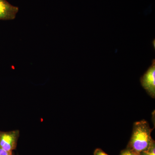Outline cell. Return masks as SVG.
I'll return each instance as SVG.
<instances>
[{"label":"cell","instance_id":"1","mask_svg":"<svg viewBox=\"0 0 155 155\" xmlns=\"http://www.w3.org/2000/svg\"><path fill=\"white\" fill-rule=\"evenodd\" d=\"M153 129L144 119L134 122L132 135L126 148L136 154L140 155L155 141L151 137Z\"/></svg>","mask_w":155,"mask_h":155},{"label":"cell","instance_id":"2","mask_svg":"<svg viewBox=\"0 0 155 155\" xmlns=\"http://www.w3.org/2000/svg\"><path fill=\"white\" fill-rule=\"evenodd\" d=\"M20 135L19 130L0 131V147L8 152L13 153L16 149Z\"/></svg>","mask_w":155,"mask_h":155},{"label":"cell","instance_id":"3","mask_svg":"<svg viewBox=\"0 0 155 155\" xmlns=\"http://www.w3.org/2000/svg\"><path fill=\"white\" fill-rule=\"evenodd\" d=\"M142 86L149 96L155 97V60L153 59L152 64L140 78Z\"/></svg>","mask_w":155,"mask_h":155},{"label":"cell","instance_id":"4","mask_svg":"<svg viewBox=\"0 0 155 155\" xmlns=\"http://www.w3.org/2000/svg\"><path fill=\"white\" fill-rule=\"evenodd\" d=\"M19 8L7 0H0V20H13L16 18Z\"/></svg>","mask_w":155,"mask_h":155},{"label":"cell","instance_id":"5","mask_svg":"<svg viewBox=\"0 0 155 155\" xmlns=\"http://www.w3.org/2000/svg\"><path fill=\"white\" fill-rule=\"evenodd\" d=\"M140 155H155V142L153 143L148 149L140 153Z\"/></svg>","mask_w":155,"mask_h":155},{"label":"cell","instance_id":"6","mask_svg":"<svg viewBox=\"0 0 155 155\" xmlns=\"http://www.w3.org/2000/svg\"><path fill=\"white\" fill-rule=\"evenodd\" d=\"M119 155H137L131 152L130 150L126 148L125 149L122 150L120 152Z\"/></svg>","mask_w":155,"mask_h":155},{"label":"cell","instance_id":"7","mask_svg":"<svg viewBox=\"0 0 155 155\" xmlns=\"http://www.w3.org/2000/svg\"><path fill=\"white\" fill-rule=\"evenodd\" d=\"M94 155H109L100 148H97L94 152Z\"/></svg>","mask_w":155,"mask_h":155},{"label":"cell","instance_id":"8","mask_svg":"<svg viewBox=\"0 0 155 155\" xmlns=\"http://www.w3.org/2000/svg\"><path fill=\"white\" fill-rule=\"evenodd\" d=\"M0 155H14L13 153H11L6 151L5 150H3L2 148L0 147Z\"/></svg>","mask_w":155,"mask_h":155},{"label":"cell","instance_id":"9","mask_svg":"<svg viewBox=\"0 0 155 155\" xmlns=\"http://www.w3.org/2000/svg\"><path fill=\"white\" fill-rule=\"evenodd\" d=\"M152 43H153V46L154 45V47H153L155 49V40H154V41H153Z\"/></svg>","mask_w":155,"mask_h":155}]
</instances>
